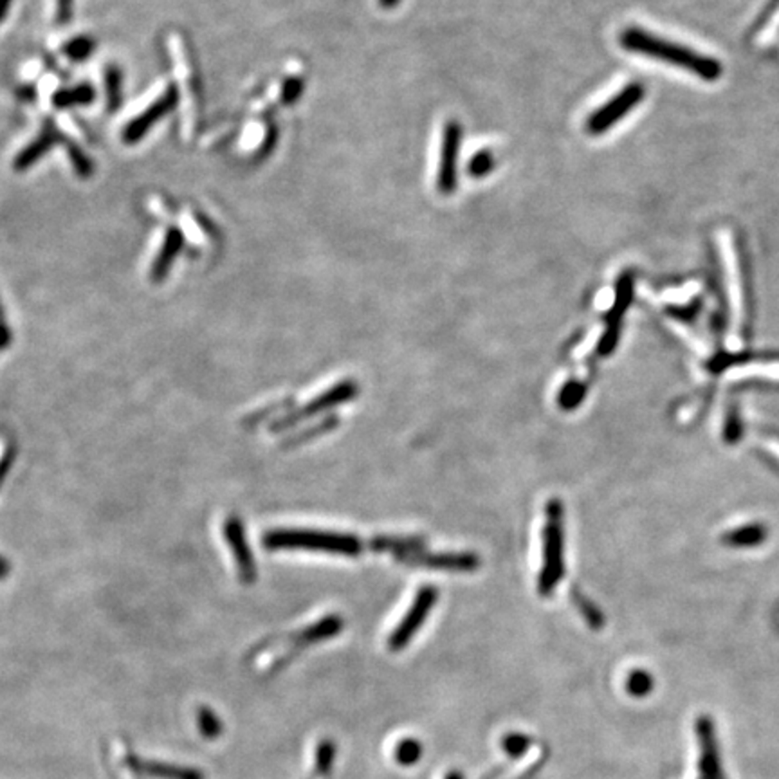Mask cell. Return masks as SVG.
Instances as JSON below:
<instances>
[{"mask_svg": "<svg viewBox=\"0 0 779 779\" xmlns=\"http://www.w3.org/2000/svg\"><path fill=\"white\" fill-rule=\"evenodd\" d=\"M408 561H417L415 565H428L435 568H451V570H473L479 563L475 556L470 554H453V556H408Z\"/></svg>", "mask_w": 779, "mask_h": 779, "instance_id": "e0dca14e", "label": "cell"}, {"mask_svg": "<svg viewBox=\"0 0 779 779\" xmlns=\"http://www.w3.org/2000/svg\"><path fill=\"white\" fill-rule=\"evenodd\" d=\"M619 40L626 51L650 56V58L671 63L675 67H682L706 81H717L724 71L715 58L700 54L675 42L659 38L651 33H646L641 27H628L626 31H622Z\"/></svg>", "mask_w": 779, "mask_h": 779, "instance_id": "6da1fadb", "label": "cell"}, {"mask_svg": "<svg viewBox=\"0 0 779 779\" xmlns=\"http://www.w3.org/2000/svg\"><path fill=\"white\" fill-rule=\"evenodd\" d=\"M695 729H697V738L700 747V758H698L700 778L726 779L713 718L708 715L698 717Z\"/></svg>", "mask_w": 779, "mask_h": 779, "instance_id": "ba28073f", "label": "cell"}, {"mask_svg": "<svg viewBox=\"0 0 779 779\" xmlns=\"http://www.w3.org/2000/svg\"><path fill=\"white\" fill-rule=\"evenodd\" d=\"M105 94H107V109L118 110L121 105V71L114 65H109L103 74Z\"/></svg>", "mask_w": 779, "mask_h": 779, "instance_id": "d6986e66", "label": "cell"}, {"mask_svg": "<svg viewBox=\"0 0 779 779\" xmlns=\"http://www.w3.org/2000/svg\"><path fill=\"white\" fill-rule=\"evenodd\" d=\"M563 543V506L557 500H552L546 504V523L543 534V568L537 583L541 595H550L565 574Z\"/></svg>", "mask_w": 779, "mask_h": 779, "instance_id": "3957f363", "label": "cell"}, {"mask_svg": "<svg viewBox=\"0 0 779 779\" xmlns=\"http://www.w3.org/2000/svg\"><path fill=\"white\" fill-rule=\"evenodd\" d=\"M642 98H644V87L641 83H630L588 118L586 121L588 134L601 136L608 132L630 110H633L642 101Z\"/></svg>", "mask_w": 779, "mask_h": 779, "instance_id": "277c9868", "label": "cell"}, {"mask_svg": "<svg viewBox=\"0 0 779 779\" xmlns=\"http://www.w3.org/2000/svg\"><path fill=\"white\" fill-rule=\"evenodd\" d=\"M633 296V276L630 272H624L619 281H617V292H615V301L613 307L610 309V312L606 314V330L599 341L597 352L601 356H610L619 341V334H621V325H622V316L630 307Z\"/></svg>", "mask_w": 779, "mask_h": 779, "instance_id": "8992f818", "label": "cell"}, {"mask_svg": "<svg viewBox=\"0 0 779 779\" xmlns=\"http://www.w3.org/2000/svg\"><path fill=\"white\" fill-rule=\"evenodd\" d=\"M11 2H13V0H0V22H2V20H4V16L7 14Z\"/></svg>", "mask_w": 779, "mask_h": 779, "instance_id": "8d00e7d4", "label": "cell"}, {"mask_svg": "<svg viewBox=\"0 0 779 779\" xmlns=\"http://www.w3.org/2000/svg\"><path fill=\"white\" fill-rule=\"evenodd\" d=\"M65 148H67V152H69V157H71V165H72V168H74V172L81 177V179H87V177H90L92 176V172H94V165H92V161L89 159V156L76 145V143H71V141H67L65 143Z\"/></svg>", "mask_w": 779, "mask_h": 779, "instance_id": "603a6c76", "label": "cell"}, {"mask_svg": "<svg viewBox=\"0 0 779 779\" xmlns=\"http://www.w3.org/2000/svg\"><path fill=\"white\" fill-rule=\"evenodd\" d=\"M530 744H532V740L521 733H509L508 736L502 738V749L511 758H521L528 751Z\"/></svg>", "mask_w": 779, "mask_h": 779, "instance_id": "4316f807", "label": "cell"}, {"mask_svg": "<svg viewBox=\"0 0 779 779\" xmlns=\"http://www.w3.org/2000/svg\"><path fill=\"white\" fill-rule=\"evenodd\" d=\"M343 628V622L339 617H327L312 626H309L305 632H301L296 641L299 644H310V642H319L325 639H330L334 635H337Z\"/></svg>", "mask_w": 779, "mask_h": 779, "instance_id": "ac0fdd59", "label": "cell"}, {"mask_svg": "<svg viewBox=\"0 0 779 779\" xmlns=\"http://www.w3.org/2000/svg\"><path fill=\"white\" fill-rule=\"evenodd\" d=\"M356 395V386L352 385V383H343V385H339V386H336V388H332V390H328L327 394H323L319 399H316V401H312L305 410H299L298 413H294L290 419V423L289 424H294V423H298L299 419H303L305 415H312V413H318V412H323V410H327V408H330V406H334V404H337V403H343V401H348L350 397H354ZM287 424V426H289Z\"/></svg>", "mask_w": 779, "mask_h": 779, "instance_id": "5bb4252c", "label": "cell"}, {"mask_svg": "<svg viewBox=\"0 0 779 779\" xmlns=\"http://www.w3.org/2000/svg\"><path fill=\"white\" fill-rule=\"evenodd\" d=\"M94 49H96V40L90 38V36L71 38L62 47L63 54L69 60H72V62H83V60H87L94 52Z\"/></svg>", "mask_w": 779, "mask_h": 779, "instance_id": "ffe728a7", "label": "cell"}, {"mask_svg": "<svg viewBox=\"0 0 779 779\" xmlns=\"http://www.w3.org/2000/svg\"><path fill=\"white\" fill-rule=\"evenodd\" d=\"M128 767L134 773L150 776V778L157 779H204V774L197 769L192 767H181V765H170V764H163V762H150V760H141L138 756H128L127 758Z\"/></svg>", "mask_w": 779, "mask_h": 779, "instance_id": "8fae6325", "label": "cell"}, {"mask_svg": "<svg viewBox=\"0 0 779 779\" xmlns=\"http://www.w3.org/2000/svg\"><path fill=\"white\" fill-rule=\"evenodd\" d=\"M197 727L199 733L206 738V740H217L223 735V722L219 718L217 713H214L210 708L203 706L197 711Z\"/></svg>", "mask_w": 779, "mask_h": 779, "instance_id": "44dd1931", "label": "cell"}, {"mask_svg": "<svg viewBox=\"0 0 779 779\" xmlns=\"http://www.w3.org/2000/svg\"><path fill=\"white\" fill-rule=\"evenodd\" d=\"M224 537L232 546V552L235 556L237 561V568L241 574L242 583H253L257 577V568H255V561H253V554L250 550L246 534H244V527L241 523V519L237 517H230L224 523Z\"/></svg>", "mask_w": 779, "mask_h": 779, "instance_id": "30bf717a", "label": "cell"}, {"mask_svg": "<svg viewBox=\"0 0 779 779\" xmlns=\"http://www.w3.org/2000/svg\"><path fill=\"white\" fill-rule=\"evenodd\" d=\"M60 132L51 125L45 123V128L40 132V136L36 139H33L24 150H20V154L14 157L13 161V168L18 172H24L27 168H31L42 156H45L58 141H60Z\"/></svg>", "mask_w": 779, "mask_h": 779, "instance_id": "4fadbf2b", "label": "cell"}, {"mask_svg": "<svg viewBox=\"0 0 779 779\" xmlns=\"http://www.w3.org/2000/svg\"><path fill=\"white\" fill-rule=\"evenodd\" d=\"M574 599H575V604H577V608H579V612H581V615L584 617V621H586V624L590 626V628H594V630H601L603 626H604V619H603V613L590 603V601H586L584 597H581L579 594H574Z\"/></svg>", "mask_w": 779, "mask_h": 779, "instance_id": "83f0119b", "label": "cell"}, {"mask_svg": "<svg viewBox=\"0 0 779 779\" xmlns=\"http://www.w3.org/2000/svg\"><path fill=\"white\" fill-rule=\"evenodd\" d=\"M11 461H13V453H7L2 461H0V484L4 482L9 468H11Z\"/></svg>", "mask_w": 779, "mask_h": 779, "instance_id": "e575fe53", "label": "cell"}, {"mask_svg": "<svg viewBox=\"0 0 779 779\" xmlns=\"http://www.w3.org/2000/svg\"><path fill=\"white\" fill-rule=\"evenodd\" d=\"M399 2H401V0H379V5H381V7H385V9H392V7H395Z\"/></svg>", "mask_w": 779, "mask_h": 779, "instance_id": "74e56055", "label": "cell"}, {"mask_svg": "<svg viewBox=\"0 0 779 779\" xmlns=\"http://www.w3.org/2000/svg\"><path fill=\"white\" fill-rule=\"evenodd\" d=\"M179 103V89L176 85H168V89L154 100V103L143 110L136 119H132L123 130V141L132 145L148 134V130L161 121L166 114H170Z\"/></svg>", "mask_w": 779, "mask_h": 779, "instance_id": "52a82bcc", "label": "cell"}, {"mask_svg": "<svg viewBox=\"0 0 779 779\" xmlns=\"http://www.w3.org/2000/svg\"><path fill=\"white\" fill-rule=\"evenodd\" d=\"M423 756V746L417 740H404L397 746L395 749V760L403 765V767H412L413 764H417Z\"/></svg>", "mask_w": 779, "mask_h": 779, "instance_id": "484cf974", "label": "cell"}, {"mask_svg": "<svg viewBox=\"0 0 779 779\" xmlns=\"http://www.w3.org/2000/svg\"><path fill=\"white\" fill-rule=\"evenodd\" d=\"M9 570H11V565L7 563L5 557L0 556V579H5L7 574H9Z\"/></svg>", "mask_w": 779, "mask_h": 779, "instance_id": "d590c367", "label": "cell"}, {"mask_svg": "<svg viewBox=\"0 0 779 779\" xmlns=\"http://www.w3.org/2000/svg\"><path fill=\"white\" fill-rule=\"evenodd\" d=\"M742 433H744V428H742V421H740V417H738V412H736V410H731V412L727 413V419H726V426H724V439H726V442L735 444V442H738V441L742 439Z\"/></svg>", "mask_w": 779, "mask_h": 779, "instance_id": "f546056e", "label": "cell"}, {"mask_svg": "<svg viewBox=\"0 0 779 779\" xmlns=\"http://www.w3.org/2000/svg\"><path fill=\"white\" fill-rule=\"evenodd\" d=\"M767 539V527L762 523H751L738 528H733L722 536V541L727 546L736 548H747V546H758Z\"/></svg>", "mask_w": 779, "mask_h": 779, "instance_id": "9a60e30c", "label": "cell"}, {"mask_svg": "<svg viewBox=\"0 0 779 779\" xmlns=\"http://www.w3.org/2000/svg\"><path fill=\"white\" fill-rule=\"evenodd\" d=\"M301 92H303V83H301V80H299V78H289V80L283 83V89H281V100H283V103L290 105V103H294V101L301 96Z\"/></svg>", "mask_w": 779, "mask_h": 779, "instance_id": "4dcf8cb0", "label": "cell"}, {"mask_svg": "<svg viewBox=\"0 0 779 779\" xmlns=\"http://www.w3.org/2000/svg\"><path fill=\"white\" fill-rule=\"evenodd\" d=\"M626 691L635 698H644L653 691V677L644 670H635L626 680Z\"/></svg>", "mask_w": 779, "mask_h": 779, "instance_id": "7402d4cb", "label": "cell"}, {"mask_svg": "<svg viewBox=\"0 0 779 779\" xmlns=\"http://www.w3.org/2000/svg\"><path fill=\"white\" fill-rule=\"evenodd\" d=\"M446 779H464V778H462V774H459V773H455V771H453V773H450V774H448V776H446Z\"/></svg>", "mask_w": 779, "mask_h": 779, "instance_id": "f35d334b", "label": "cell"}, {"mask_svg": "<svg viewBox=\"0 0 779 779\" xmlns=\"http://www.w3.org/2000/svg\"><path fill=\"white\" fill-rule=\"evenodd\" d=\"M263 545L274 548H307L343 556H357L361 541L350 534L316 532V530H271L263 536Z\"/></svg>", "mask_w": 779, "mask_h": 779, "instance_id": "7a4b0ae2", "label": "cell"}, {"mask_svg": "<svg viewBox=\"0 0 779 779\" xmlns=\"http://www.w3.org/2000/svg\"><path fill=\"white\" fill-rule=\"evenodd\" d=\"M9 343H11V330H9V327H7L5 319H4V310H2V305H0V350L7 348Z\"/></svg>", "mask_w": 779, "mask_h": 779, "instance_id": "836d02e7", "label": "cell"}, {"mask_svg": "<svg viewBox=\"0 0 779 779\" xmlns=\"http://www.w3.org/2000/svg\"><path fill=\"white\" fill-rule=\"evenodd\" d=\"M72 4H74V0H56V11H54L56 24H67L71 20Z\"/></svg>", "mask_w": 779, "mask_h": 779, "instance_id": "1f68e13d", "label": "cell"}, {"mask_svg": "<svg viewBox=\"0 0 779 779\" xmlns=\"http://www.w3.org/2000/svg\"><path fill=\"white\" fill-rule=\"evenodd\" d=\"M698 779H704V778H698Z\"/></svg>", "mask_w": 779, "mask_h": 779, "instance_id": "ab89813d", "label": "cell"}, {"mask_svg": "<svg viewBox=\"0 0 779 779\" xmlns=\"http://www.w3.org/2000/svg\"><path fill=\"white\" fill-rule=\"evenodd\" d=\"M584 394H586V386L583 383L570 381L563 386V390L559 394V406L563 410H574L575 406L581 404Z\"/></svg>", "mask_w": 779, "mask_h": 779, "instance_id": "d4e9b609", "label": "cell"}, {"mask_svg": "<svg viewBox=\"0 0 779 779\" xmlns=\"http://www.w3.org/2000/svg\"><path fill=\"white\" fill-rule=\"evenodd\" d=\"M334 756H336L334 744L328 742V740H323L319 744V747H318V753H316V769H318V773L328 774L330 769H332V764H334Z\"/></svg>", "mask_w": 779, "mask_h": 779, "instance_id": "f1b7e54d", "label": "cell"}, {"mask_svg": "<svg viewBox=\"0 0 779 779\" xmlns=\"http://www.w3.org/2000/svg\"><path fill=\"white\" fill-rule=\"evenodd\" d=\"M435 601H437V588L435 586H424L417 594L410 612L406 613V617L401 621V624L394 630V633L388 639V648L392 651L403 650L413 639L417 630L424 624Z\"/></svg>", "mask_w": 779, "mask_h": 779, "instance_id": "5b68a950", "label": "cell"}, {"mask_svg": "<svg viewBox=\"0 0 779 779\" xmlns=\"http://www.w3.org/2000/svg\"><path fill=\"white\" fill-rule=\"evenodd\" d=\"M96 98L94 87L90 83H80L76 87L60 89L52 94V105L56 109H69V107H85L90 105Z\"/></svg>", "mask_w": 779, "mask_h": 779, "instance_id": "2e32d148", "label": "cell"}, {"mask_svg": "<svg viewBox=\"0 0 779 779\" xmlns=\"http://www.w3.org/2000/svg\"><path fill=\"white\" fill-rule=\"evenodd\" d=\"M462 128L457 121H448L442 132V148H441V163L437 186L444 195H451L457 188V157L461 152Z\"/></svg>", "mask_w": 779, "mask_h": 779, "instance_id": "9c48e42d", "label": "cell"}, {"mask_svg": "<svg viewBox=\"0 0 779 779\" xmlns=\"http://www.w3.org/2000/svg\"><path fill=\"white\" fill-rule=\"evenodd\" d=\"M744 375H760V377H776L779 379V365H764V366H749L742 372Z\"/></svg>", "mask_w": 779, "mask_h": 779, "instance_id": "d6a6232c", "label": "cell"}, {"mask_svg": "<svg viewBox=\"0 0 779 779\" xmlns=\"http://www.w3.org/2000/svg\"><path fill=\"white\" fill-rule=\"evenodd\" d=\"M493 168H495V156L489 150L477 152L468 165V172L475 179H482V177L489 176V172H493Z\"/></svg>", "mask_w": 779, "mask_h": 779, "instance_id": "cb8c5ba5", "label": "cell"}, {"mask_svg": "<svg viewBox=\"0 0 779 779\" xmlns=\"http://www.w3.org/2000/svg\"><path fill=\"white\" fill-rule=\"evenodd\" d=\"M185 244V237L183 232L179 228H168L161 250L157 253V257L154 260L152 267H150V278L152 281L159 283L166 278V274L170 272V267L174 265V261L177 259V255L181 253Z\"/></svg>", "mask_w": 779, "mask_h": 779, "instance_id": "7c38bea8", "label": "cell"}]
</instances>
